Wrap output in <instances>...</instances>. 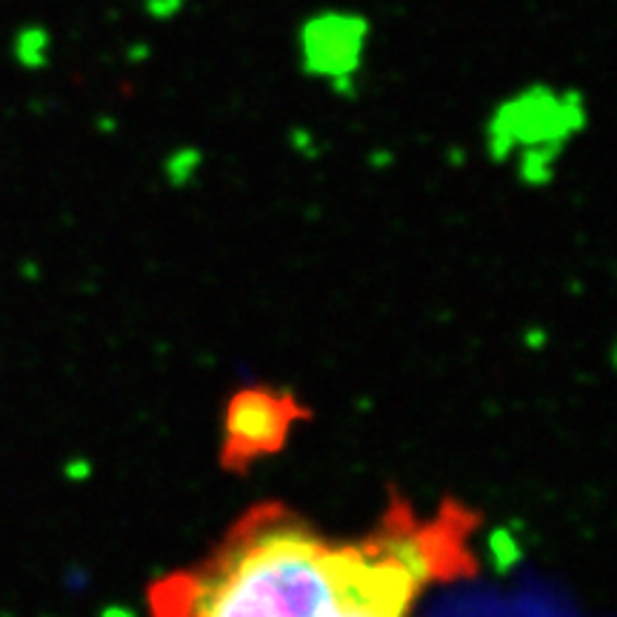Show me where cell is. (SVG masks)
Returning a JSON list of instances; mask_svg holds the SVG:
<instances>
[{"mask_svg":"<svg viewBox=\"0 0 617 617\" xmlns=\"http://www.w3.org/2000/svg\"><path fill=\"white\" fill-rule=\"evenodd\" d=\"M460 552L452 520L403 518L349 541L266 509L166 580L155 617H414Z\"/></svg>","mask_w":617,"mask_h":617,"instance_id":"1","label":"cell"},{"mask_svg":"<svg viewBox=\"0 0 617 617\" xmlns=\"http://www.w3.org/2000/svg\"><path fill=\"white\" fill-rule=\"evenodd\" d=\"M586 123V106L574 89L557 92L552 86H529L497 106L489 121V146L497 158L523 152L527 172L541 169L560 155L569 137Z\"/></svg>","mask_w":617,"mask_h":617,"instance_id":"2","label":"cell"},{"mask_svg":"<svg viewBox=\"0 0 617 617\" xmlns=\"http://www.w3.org/2000/svg\"><path fill=\"white\" fill-rule=\"evenodd\" d=\"M301 66L306 75L347 86L363 66L370 46V21L354 12L326 9L298 29Z\"/></svg>","mask_w":617,"mask_h":617,"instance_id":"3","label":"cell"}]
</instances>
